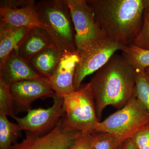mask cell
Returning <instances> with one entry per match:
<instances>
[{
    "instance_id": "cell-24",
    "label": "cell",
    "mask_w": 149,
    "mask_h": 149,
    "mask_svg": "<svg viewBox=\"0 0 149 149\" xmlns=\"http://www.w3.org/2000/svg\"><path fill=\"white\" fill-rule=\"evenodd\" d=\"M131 139L138 149H149V127L136 133Z\"/></svg>"
},
{
    "instance_id": "cell-17",
    "label": "cell",
    "mask_w": 149,
    "mask_h": 149,
    "mask_svg": "<svg viewBox=\"0 0 149 149\" xmlns=\"http://www.w3.org/2000/svg\"><path fill=\"white\" fill-rule=\"evenodd\" d=\"M18 124L10 122L6 115L0 113V149H10L22 136Z\"/></svg>"
},
{
    "instance_id": "cell-3",
    "label": "cell",
    "mask_w": 149,
    "mask_h": 149,
    "mask_svg": "<svg viewBox=\"0 0 149 149\" xmlns=\"http://www.w3.org/2000/svg\"><path fill=\"white\" fill-rule=\"evenodd\" d=\"M35 9L41 27L56 47L63 53L77 51L74 26L66 0H42L36 2Z\"/></svg>"
},
{
    "instance_id": "cell-22",
    "label": "cell",
    "mask_w": 149,
    "mask_h": 149,
    "mask_svg": "<svg viewBox=\"0 0 149 149\" xmlns=\"http://www.w3.org/2000/svg\"><path fill=\"white\" fill-rule=\"evenodd\" d=\"M144 1L145 8L143 26L132 44L142 49L149 50V0Z\"/></svg>"
},
{
    "instance_id": "cell-27",
    "label": "cell",
    "mask_w": 149,
    "mask_h": 149,
    "mask_svg": "<svg viewBox=\"0 0 149 149\" xmlns=\"http://www.w3.org/2000/svg\"><path fill=\"white\" fill-rule=\"evenodd\" d=\"M145 71L147 75H148V76L149 77V67L146 68L145 69Z\"/></svg>"
},
{
    "instance_id": "cell-28",
    "label": "cell",
    "mask_w": 149,
    "mask_h": 149,
    "mask_svg": "<svg viewBox=\"0 0 149 149\" xmlns=\"http://www.w3.org/2000/svg\"><path fill=\"white\" fill-rule=\"evenodd\" d=\"M122 144L121 145H119L118 147H117V148L116 149H122Z\"/></svg>"
},
{
    "instance_id": "cell-8",
    "label": "cell",
    "mask_w": 149,
    "mask_h": 149,
    "mask_svg": "<svg viewBox=\"0 0 149 149\" xmlns=\"http://www.w3.org/2000/svg\"><path fill=\"white\" fill-rule=\"evenodd\" d=\"M53 101L52 106L47 108L31 109L24 117L13 118L22 130L39 136L45 135L55 127L65 113L63 98L56 95Z\"/></svg>"
},
{
    "instance_id": "cell-4",
    "label": "cell",
    "mask_w": 149,
    "mask_h": 149,
    "mask_svg": "<svg viewBox=\"0 0 149 149\" xmlns=\"http://www.w3.org/2000/svg\"><path fill=\"white\" fill-rule=\"evenodd\" d=\"M148 127V112L133 95L125 106L103 121H100L94 133H110L117 137L123 143Z\"/></svg>"
},
{
    "instance_id": "cell-14",
    "label": "cell",
    "mask_w": 149,
    "mask_h": 149,
    "mask_svg": "<svg viewBox=\"0 0 149 149\" xmlns=\"http://www.w3.org/2000/svg\"><path fill=\"white\" fill-rule=\"evenodd\" d=\"M35 4L20 8H0V23L12 27H41L35 13Z\"/></svg>"
},
{
    "instance_id": "cell-6",
    "label": "cell",
    "mask_w": 149,
    "mask_h": 149,
    "mask_svg": "<svg viewBox=\"0 0 149 149\" xmlns=\"http://www.w3.org/2000/svg\"><path fill=\"white\" fill-rule=\"evenodd\" d=\"M125 46L107 35L83 45L77 51L79 61L74 72V91L80 89L85 77L101 69L116 51L122 50Z\"/></svg>"
},
{
    "instance_id": "cell-10",
    "label": "cell",
    "mask_w": 149,
    "mask_h": 149,
    "mask_svg": "<svg viewBox=\"0 0 149 149\" xmlns=\"http://www.w3.org/2000/svg\"><path fill=\"white\" fill-rule=\"evenodd\" d=\"M10 89L15 100V107L17 112L26 111L31 109L35 100L43 97L56 96L51 88L49 79L42 77L38 79L26 80L13 83Z\"/></svg>"
},
{
    "instance_id": "cell-26",
    "label": "cell",
    "mask_w": 149,
    "mask_h": 149,
    "mask_svg": "<svg viewBox=\"0 0 149 149\" xmlns=\"http://www.w3.org/2000/svg\"><path fill=\"white\" fill-rule=\"evenodd\" d=\"M122 149H138L131 138L125 140L122 144Z\"/></svg>"
},
{
    "instance_id": "cell-16",
    "label": "cell",
    "mask_w": 149,
    "mask_h": 149,
    "mask_svg": "<svg viewBox=\"0 0 149 149\" xmlns=\"http://www.w3.org/2000/svg\"><path fill=\"white\" fill-rule=\"evenodd\" d=\"M30 28L10 27L0 23V67L21 42Z\"/></svg>"
},
{
    "instance_id": "cell-13",
    "label": "cell",
    "mask_w": 149,
    "mask_h": 149,
    "mask_svg": "<svg viewBox=\"0 0 149 149\" xmlns=\"http://www.w3.org/2000/svg\"><path fill=\"white\" fill-rule=\"evenodd\" d=\"M56 46L45 29L39 27L29 29L27 35L14 50L19 55L29 62L42 51Z\"/></svg>"
},
{
    "instance_id": "cell-23",
    "label": "cell",
    "mask_w": 149,
    "mask_h": 149,
    "mask_svg": "<svg viewBox=\"0 0 149 149\" xmlns=\"http://www.w3.org/2000/svg\"><path fill=\"white\" fill-rule=\"evenodd\" d=\"M67 149H95L91 133H81L73 145Z\"/></svg>"
},
{
    "instance_id": "cell-2",
    "label": "cell",
    "mask_w": 149,
    "mask_h": 149,
    "mask_svg": "<svg viewBox=\"0 0 149 149\" xmlns=\"http://www.w3.org/2000/svg\"><path fill=\"white\" fill-rule=\"evenodd\" d=\"M109 37L124 46L133 42L143 21L144 0H86Z\"/></svg>"
},
{
    "instance_id": "cell-11",
    "label": "cell",
    "mask_w": 149,
    "mask_h": 149,
    "mask_svg": "<svg viewBox=\"0 0 149 149\" xmlns=\"http://www.w3.org/2000/svg\"><path fill=\"white\" fill-rule=\"evenodd\" d=\"M79 61L77 51L63 53L55 71L49 79L51 88L58 97L63 98L74 91L73 80Z\"/></svg>"
},
{
    "instance_id": "cell-15",
    "label": "cell",
    "mask_w": 149,
    "mask_h": 149,
    "mask_svg": "<svg viewBox=\"0 0 149 149\" xmlns=\"http://www.w3.org/2000/svg\"><path fill=\"white\" fill-rule=\"evenodd\" d=\"M63 54L54 46L37 54L31 58L29 63L39 75L49 79L55 71Z\"/></svg>"
},
{
    "instance_id": "cell-9",
    "label": "cell",
    "mask_w": 149,
    "mask_h": 149,
    "mask_svg": "<svg viewBox=\"0 0 149 149\" xmlns=\"http://www.w3.org/2000/svg\"><path fill=\"white\" fill-rule=\"evenodd\" d=\"M62 118L55 127L45 135L39 136L26 131L25 138L21 142L14 144L10 149L68 148L73 145L82 132L65 130L63 125Z\"/></svg>"
},
{
    "instance_id": "cell-19",
    "label": "cell",
    "mask_w": 149,
    "mask_h": 149,
    "mask_svg": "<svg viewBox=\"0 0 149 149\" xmlns=\"http://www.w3.org/2000/svg\"><path fill=\"white\" fill-rule=\"evenodd\" d=\"M136 85L133 95L146 109L149 114V77L143 69H136Z\"/></svg>"
},
{
    "instance_id": "cell-7",
    "label": "cell",
    "mask_w": 149,
    "mask_h": 149,
    "mask_svg": "<svg viewBox=\"0 0 149 149\" xmlns=\"http://www.w3.org/2000/svg\"><path fill=\"white\" fill-rule=\"evenodd\" d=\"M66 2L74 26L77 51L86 43L107 35L96 22L93 10L86 0H66Z\"/></svg>"
},
{
    "instance_id": "cell-18",
    "label": "cell",
    "mask_w": 149,
    "mask_h": 149,
    "mask_svg": "<svg viewBox=\"0 0 149 149\" xmlns=\"http://www.w3.org/2000/svg\"><path fill=\"white\" fill-rule=\"evenodd\" d=\"M121 51L123 57L134 69H145L149 67V49L131 44L125 46Z\"/></svg>"
},
{
    "instance_id": "cell-1",
    "label": "cell",
    "mask_w": 149,
    "mask_h": 149,
    "mask_svg": "<svg viewBox=\"0 0 149 149\" xmlns=\"http://www.w3.org/2000/svg\"><path fill=\"white\" fill-rule=\"evenodd\" d=\"M88 84L100 120L107 106L120 109L131 98L136 85L135 70L122 55L115 54Z\"/></svg>"
},
{
    "instance_id": "cell-12",
    "label": "cell",
    "mask_w": 149,
    "mask_h": 149,
    "mask_svg": "<svg viewBox=\"0 0 149 149\" xmlns=\"http://www.w3.org/2000/svg\"><path fill=\"white\" fill-rule=\"evenodd\" d=\"M0 75L7 84L13 83L26 80H32L42 77L29 64L14 50L0 67Z\"/></svg>"
},
{
    "instance_id": "cell-25",
    "label": "cell",
    "mask_w": 149,
    "mask_h": 149,
    "mask_svg": "<svg viewBox=\"0 0 149 149\" xmlns=\"http://www.w3.org/2000/svg\"><path fill=\"white\" fill-rule=\"evenodd\" d=\"M35 0H1L0 8L11 9L35 4Z\"/></svg>"
},
{
    "instance_id": "cell-21",
    "label": "cell",
    "mask_w": 149,
    "mask_h": 149,
    "mask_svg": "<svg viewBox=\"0 0 149 149\" xmlns=\"http://www.w3.org/2000/svg\"><path fill=\"white\" fill-rule=\"evenodd\" d=\"M91 134L95 149H116L122 143L117 137L110 133L95 132Z\"/></svg>"
},
{
    "instance_id": "cell-5",
    "label": "cell",
    "mask_w": 149,
    "mask_h": 149,
    "mask_svg": "<svg viewBox=\"0 0 149 149\" xmlns=\"http://www.w3.org/2000/svg\"><path fill=\"white\" fill-rule=\"evenodd\" d=\"M63 100L65 113L62 120L64 129L83 133H94L100 120L88 83L81 85L79 90L65 96Z\"/></svg>"
},
{
    "instance_id": "cell-20",
    "label": "cell",
    "mask_w": 149,
    "mask_h": 149,
    "mask_svg": "<svg viewBox=\"0 0 149 149\" xmlns=\"http://www.w3.org/2000/svg\"><path fill=\"white\" fill-rule=\"evenodd\" d=\"M14 99L10 89V85L7 84L0 75V113L13 118L15 115Z\"/></svg>"
}]
</instances>
